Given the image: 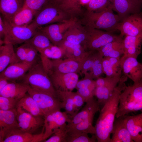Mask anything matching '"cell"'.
Segmentation results:
<instances>
[{
  "label": "cell",
  "instance_id": "20",
  "mask_svg": "<svg viewBox=\"0 0 142 142\" xmlns=\"http://www.w3.org/2000/svg\"><path fill=\"white\" fill-rule=\"evenodd\" d=\"M142 34L136 36H125L123 39L124 52L120 60L132 57L137 58L141 52Z\"/></svg>",
  "mask_w": 142,
  "mask_h": 142
},
{
  "label": "cell",
  "instance_id": "39",
  "mask_svg": "<svg viewBox=\"0 0 142 142\" xmlns=\"http://www.w3.org/2000/svg\"><path fill=\"white\" fill-rule=\"evenodd\" d=\"M38 52L40 55H42L50 59H61L64 55V52L62 49L59 46L53 44Z\"/></svg>",
  "mask_w": 142,
  "mask_h": 142
},
{
  "label": "cell",
  "instance_id": "14",
  "mask_svg": "<svg viewBox=\"0 0 142 142\" xmlns=\"http://www.w3.org/2000/svg\"><path fill=\"white\" fill-rule=\"evenodd\" d=\"M17 119L20 129L33 134L44 125V119L42 116H36L27 113L21 108H16Z\"/></svg>",
  "mask_w": 142,
  "mask_h": 142
},
{
  "label": "cell",
  "instance_id": "23",
  "mask_svg": "<svg viewBox=\"0 0 142 142\" xmlns=\"http://www.w3.org/2000/svg\"><path fill=\"white\" fill-rule=\"evenodd\" d=\"M32 66L24 62H14L10 64L1 72L0 76L9 81L21 79Z\"/></svg>",
  "mask_w": 142,
  "mask_h": 142
},
{
  "label": "cell",
  "instance_id": "38",
  "mask_svg": "<svg viewBox=\"0 0 142 142\" xmlns=\"http://www.w3.org/2000/svg\"><path fill=\"white\" fill-rule=\"evenodd\" d=\"M88 133L84 132L68 131L66 142H95L96 137L93 135L89 137Z\"/></svg>",
  "mask_w": 142,
  "mask_h": 142
},
{
  "label": "cell",
  "instance_id": "8",
  "mask_svg": "<svg viewBox=\"0 0 142 142\" xmlns=\"http://www.w3.org/2000/svg\"><path fill=\"white\" fill-rule=\"evenodd\" d=\"M121 79V76H106L95 80V96L100 105L103 106L109 99Z\"/></svg>",
  "mask_w": 142,
  "mask_h": 142
},
{
  "label": "cell",
  "instance_id": "27",
  "mask_svg": "<svg viewBox=\"0 0 142 142\" xmlns=\"http://www.w3.org/2000/svg\"><path fill=\"white\" fill-rule=\"evenodd\" d=\"M29 88L28 85L23 82H9L0 92V96L21 99L27 94Z\"/></svg>",
  "mask_w": 142,
  "mask_h": 142
},
{
  "label": "cell",
  "instance_id": "24",
  "mask_svg": "<svg viewBox=\"0 0 142 142\" xmlns=\"http://www.w3.org/2000/svg\"><path fill=\"white\" fill-rule=\"evenodd\" d=\"M110 142H134L122 117L116 118Z\"/></svg>",
  "mask_w": 142,
  "mask_h": 142
},
{
  "label": "cell",
  "instance_id": "3",
  "mask_svg": "<svg viewBox=\"0 0 142 142\" xmlns=\"http://www.w3.org/2000/svg\"><path fill=\"white\" fill-rule=\"evenodd\" d=\"M85 27L103 29L112 33L117 31L120 20L117 14L113 12L112 4L101 10L87 11L84 17Z\"/></svg>",
  "mask_w": 142,
  "mask_h": 142
},
{
  "label": "cell",
  "instance_id": "11",
  "mask_svg": "<svg viewBox=\"0 0 142 142\" xmlns=\"http://www.w3.org/2000/svg\"><path fill=\"white\" fill-rule=\"evenodd\" d=\"M78 21L76 17H71L62 22L40 27L37 29L43 32L53 44L58 46L63 40L65 32Z\"/></svg>",
  "mask_w": 142,
  "mask_h": 142
},
{
  "label": "cell",
  "instance_id": "15",
  "mask_svg": "<svg viewBox=\"0 0 142 142\" xmlns=\"http://www.w3.org/2000/svg\"><path fill=\"white\" fill-rule=\"evenodd\" d=\"M48 75L56 91H72L79 80V75L75 73L62 74L52 71Z\"/></svg>",
  "mask_w": 142,
  "mask_h": 142
},
{
  "label": "cell",
  "instance_id": "55",
  "mask_svg": "<svg viewBox=\"0 0 142 142\" xmlns=\"http://www.w3.org/2000/svg\"></svg>",
  "mask_w": 142,
  "mask_h": 142
},
{
  "label": "cell",
  "instance_id": "44",
  "mask_svg": "<svg viewBox=\"0 0 142 142\" xmlns=\"http://www.w3.org/2000/svg\"><path fill=\"white\" fill-rule=\"evenodd\" d=\"M27 43L28 47L24 62L32 66L37 62V55L38 52L34 47Z\"/></svg>",
  "mask_w": 142,
  "mask_h": 142
},
{
  "label": "cell",
  "instance_id": "25",
  "mask_svg": "<svg viewBox=\"0 0 142 142\" xmlns=\"http://www.w3.org/2000/svg\"><path fill=\"white\" fill-rule=\"evenodd\" d=\"M58 46L63 50L64 56L82 62L87 51L81 45L72 43L63 40Z\"/></svg>",
  "mask_w": 142,
  "mask_h": 142
},
{
  "label": "cell",
  "instance_id": "16",
  "mask_svg": "<svg viewBox=\"0 0 142 142\" xmlns=\"http://www.w3.org/2000/svg\"><path fill=\"white\" fill-rule=\"evenodd\" d=\"M111 4L120 22L131 14L141 11L142 8V3L138 0H114Z\"/></svg>",
  "mask_w": 142,
  "mask_h": 142
},
{
  "label": "cell",
  "instance_id": "22",
  "mask_svg": "<svg viewBox=\"0 0 142 142\" xmlns=\"http://www.w3.org/2000/svg\"><path fill=\"white\" fill-rule=\"evenodd\" d=\"M122 117L134 142H142V112L137 115Z\"/></svg>",
  "mask_w": 142,
  "mask_h": 142
},
{
  "label": "cell",
  "instance_id": "6",
  "mask_svg": "<svg viewBox=\"0 0 142 142\" xmlns=\"http://www.w3.org/2000/svg\"><path fill=\"white\" fill-rule=\"evenodd\" d=\"M70 18L57 4L49 1L37 12L29 25L37 29L44 25L60 22Z\"/></svg>",
  "mask_w": 142,
  "mask_h": 142
},
{
  "label": "cell",
  "instance_id": "41",
  "mask_svg": "<svg viewBox=\"0 0 142 142\" xmlns=\"http://www.w3.org/2000/svg\"><path fill=\"white\" fill-rule=\"evenodd\" d=\"M111 4L109 0H91L86 6L87 11H96L107 8Z\"/></svg>",
  "mask_w": 142,
  "mask_h": 142
},
{
  "label": "cell",
  "instance_id": "26",
  "mask_svg": "<svg viewBox=\"0 0 142 142\" xmlns=\"http://www.w3.org/2000/svg\"><path fill=\"white\" fill-rule=\"evenodd\" d=\"M25 0H0V11L3 17L9 21L24 6Z\"/></svg>",
  "mask_w": 142,
  "mask_h": 142
},
{
  "label": "cell",
  "instance_id": "46",
  "mask_svg": "<svg viewBox=\"0 0 142 142\" xmlns=\"http://www.w3.org/2000/svg\"><path fill=\"white\" fill-rule=\"evenodd\" d=\"M28 47V44L24 43L17 48L15 52L17 62H25Z\"/></svg>",
  "mask_w": 142,
  "mask_h": 142
},
{
  "label": "cell",
  "instance_id": "50",
  "mask_svg": "<svg viewBox=\"0 0 142 142\" xmlns=\"http://www.w3.org/2000/svg\"><path fill=\"white\" fill-rule=\"evenodd\" d=\"M9 83V80L6 78L0 76V92L2 91Z\"/></svg>",
  "mask_w": 142,
  "mask_h": 142
},
{
  "label": "cell",
  "instance_id": "1",
  "mask_svg": "<svg viewBox=\"0 0 142 142\" xmlns=\"http://www.w3.org/2000/svg\"><path fill=\"white\" fill-rule=\"evenodd\" d=\"M121 80L108 101L100 109L94 127L97 142H110L111 134L116 118L120 95L125 86Z\"/></svg>",
  "mask_w": 142,
  "mask_h": 142
},
{
  "label": "cell",
  "instance_id": "32",
  "mask_svg": "<svg viewBox=\"0 0 142 142\" xmlns=\"http://www.w3.org/2000/svg\"><path fill=\"white\" fill-rule=\"evenodd\" d=\"M17 107L21 108L25 111L33 115L44 117L43 113L35 101L28 93L19 100L17 104Z\"/></svg>",
  "mask_w": 142,
  "mask_h": 142
},
{
  "label": "cell",
  "instance_id": "28",
  "mask_svg": "<svg viewBox=\"0 0 142 142\" xmlns=\"http://www.w3.org/2000/svg\"><path fill=\"white\" fill-rule=\"evenodd\" d=\"M103 57L120 58L124 53L123 39L121 36L110 42L98 51Z\"/></svg>",
  "mask_w": 142,
  "mask_h": 142
},
{
  "label": "cell",
  "instance_id": "13",
  "mask_svg": "<svg viewBox=\"0 0 142 142\" xmlns=\"http://www.w3.org/2000/svg\"><path fill=\"white\" fill-rule=\"evenodd\" d=\"M120 36H136L142 34V12L131 14L119 23Z\"/></svg>",
  "mask_w": 142,
  "mask_h": 142
},
{
  "label": "cell",
  "instance_id": "36",
  "mask_svg": "<svg viewBox=\"0 0 142 142\" xmlns=\"http://www.w3.org/2000/svg\"><path fill=\"white\" fill-rule=\"evenodd\" d=\"M35 35L25 43L30 44L38 51L53 44L47 37L42 32L37 29Z\"/></svg>",
  "mask_w": 142,
  "mask_h": 142
},
{
  "label": "cell",
  "instance_id": "5",
  "mask_svg": "<svg viewBox=\"0 0 142 142\" xmlns=\"http://www.w3.org/2000/svg\"><path fill=\"white\" fill-rule=\"evenodd\" d=\"M100 105L94 98L86 102L85 105L82 110L72 117L67 124V129L76 125L80 131L89 134L93 133L95 131L93 125L95 114L100 110Z\"/></svg>",
  "mask_w": 142,
  "mask_h": 142
},
{
  "label": "cell",
  "instance_id": "54",
  "mask_svg": "<svg viewBox=\"0 0 142 142\" xmlns=\"http://www.w3.org/2000/svg\"><path fill=\"white\" fill-rule=\"evenodd\" d=\"M142 3V0H138Z\"/></svg>",
  "mask_w": 142,
  "mask_h": 142
},
{
  "label": "cell",
  "instance_id": "7",
  "mask_svg": "<svg viewBox=\"0 0 142 142\" xmlns=\"http://www.w3.org/2000/svg\"><path fill=\"white\" fill-rule=\"evenodd\" d=\"M3 19L5 28L4 43H10L14 45L24 43L32 38L37 31V29L29 25L26 27L12 25Z\"/></svg>",
  "mask_w": 142,
  "mask_h": 142
},
{
  "label": "cell",
  "instance_id": "30",
  "mask_svg": "<svg viewBox=\"0 0 142 142\" xmlns=\"http://www.w3.org/2000/svg\"><path fill=\"white\" fill-rule=\"evenodd\" d=\"M15 52L13 45L5 43L0 47V72L3 71L10 64L16 62Z\"/></svg>",
  "mask_w": 142,
  "mask_h": 142
},
{
  "label": "cell",
  "instance_id": "31",
  "mask_svg": "<svg viewBox=\"0 0 142 142\" xmlns=\"http://www.w3.org/2000/svg\"><path fill=\"white\" fill-rule=\"evenodd\" d=\"M102 67L103 73L106 76H121L122 70L120 58L103 57Z\"/></svg>",
  "mask_w": 142,
  "mask_h": 142
},
{
  "label": "cell",
  "instance_id": "29",
  "mask_svg": "<svg viewBox=\"0 0 142 142\" xmlns=\"http://www.w3.org/2000/svg\"><path fill=\"white\" fill-rule=\"evenodd\" d=\"M37 12L24 5L20 10L7 21L13 26L27 27L32 22Z\"/></svg>",
  "mask_w": 142,
  "mask_h": 142
},
{
  "label": "cell",
  "instance_id": "17",
  "mask_svg": "<svg viewBox=\"0 0 142 142\" xmlns=\"http://www.w3.org/2000/svg\"><path fill=\"white\" fill-rule=\"evenodd\" d=\"M16 108L3 110H0V142H2L6 135L13 130L20 128L17 119Z\"/></svg>",
  "mask_w": 142,
  "mask_h": 142
},
{
  "label": "cell",
  "instance_id": "51",
  "mask_svg": "<svg viewBox=\"0 0 142 142\" xmlns=\"http://www.w3.org/2000/svg\"><path fill=\"white\" fill-rule=\"evenodd\" d=\"M91 0H80V4L82 7L87 5Z\"/></svg>",
  "mask_w": 142,
  "mask_h": 142
},
{
  "label": "cell",
  "instance_id": "37",
  "mask_svg": "<svg viewBox=\"0 0 142 142\" xmlns=\"http://www.w3.org/2000/svg\"><path fill=\"white\" fill-rule=\"evenodd\" d=\"M103 57L98 51L95 52L93 62L89 72L90 76L93 79L98 78L103 73L102 61Z\"/></svg>",
  "mask_w": 142,
  "mask_h": 142
},
{
  "label": "cell",
  "instance_id": "43",
  "mask_svg": "<svg viewBox=\"0 0 142 142\" xmlns=\"http://www.w3.org/2000/svg\"><path fill=\"white\" fill-rule=\"evenodd\" d=\"M49 0H25L24 5L33 10L37 12Z\"/></svg>",
  "mask_w": 142,
  "mask_h": 142
},
{
  "label": "cell",
  "instance_id": "42",
  "mask_svg": "<svg viewBox=\"0 0 142 142\" xmlns=\"http://www.w3.org/2000/svg\"><path fill=\"white\" fill-rule=\"evenodd\" d=\"M20 99L0 96V110H7L16 108Z\"/></svg>",
  "mask_w": 142,
  "mask_h": 142
},
{
  "label": "cell",
  "instance_id": "9",
  "mask_svg": "<svg viewBox=\"0 0 142 142\" xmlns=\"http://www.w3.org/2000/svg\"><path fill=\"white\" fill-rule=\"evenodd\" d=\"M87 38L84 47L87 50L98 51L107 43L119 38L120 36L101 29L85 27Z\"/></svg>",
  "mask_w": 142,
  "mask_h": 142
},
{
  "label": "cell",
  "instance_id": "34",
  "mask_svg": "<svg viewBox=\"0 0 142 142\" xmlns=\"http://www.w3.org/2000/svg\"><path fill=\"white\" fill-rule=\"evenodd\" d=\"M80 0H61L57 5L69 17H76L82 12Z\"/></svg>",
  "mask_w": 142,
  "mask_h": 142
},
{
  "label": "cell",
  "instance_id": "21",
  "mask_svg": "<svg viewBox=\"0 0 142 142\" xmlns=\"http://www.w3.org/2000/svg\"><path fill=\"white\" fill-rule=\"evenodd\" d=\"M87 38V33L85 27L82 26L78 21L65 32L63 40L80 44L84 47Z\"/></svg>",
  "mask_w": 142,
  "mask_h": 142
},
{
  "label": "cell",
  "instance_id": "10",
  "mask_svg": "<svg viewBox=\"0 0 142 142\" xmlns=\"http://www.w3.org/2000/svg\"><path fill=\"white\" fill-rule=\"evenodd\" d=\"M27 93L35 101L44 116L62 109L60 101L58 98L49 93L30 87Z\"/></svg>",
  "mask_w": 142,
  "mask_h": 142
},
{
  "label": "cell",
  "instance_id": "19",
  "mask_svg": "<svg viewBox=\"0 0 142 142\" xmlns=\"http://www.w3.org/2000/svg\"><path fill=\"white\" fill-rule=\"evenodd\" d=\"M82 62L71 58H66L50 60L51 72L62 74L75 73L81 71Z\"/></svg>",
  "mask_w": 142,
  "mask_h": 142
},
{
  "label": "cell",
  "instance_id": "47",
  "mask_svg": "<svg viewBox=\"0 0 142 142\" xmlns=\"http://www.w3.org/2000/svg\"><path fill=\"white\" fill-rule=\"evenodd\" d=\"M71 94L76 110L78 112L86 102L84 99L77 92H73L72 91Z\"/></svg>",
  "mask_w": 142,
  "mask_h": 142
},
{
  "label": "cell",
  "instance_id": "40",
  "mask_svg": "<svg viewBox=\"0 0 142 142\" xmlns=\"http://www.w3.org/2000/svg\"><path fill=\"white\" fill-rule=\"evenodd\" d=\"M68 130L67 124L57 129L52 136L44 142H66Z\"/></svg>",
  "mask_w": 142,
  "mask_h": 142
},
{
  "label": "cell",
  "instance_id": "48",
  "mask_svg": "<svg viewBox=\"0 0 142 142\" xmlns=\"http://www.w3.org/2000/svg\"><path fill=\"white\" fill-rule=\"evenodd\" d=\"M44 127L43 126L41 133L38 134H33L32 142H40L43 141V138L44 132Z\"/></svg>",
  "mask_w": 142,
  "mask_h": 142
},
{
  "label": "cell",
  "instance_id": "18",
  "mask_svg": "<svg viewBox=\"0 0 142 142\" xmlns=\"http://www.w3.org/2000/svg\"><path fill=\"white\" fill-rule=\"evenodd\" d=\"M122 71L124 74L134 83L142 79V64L137 58L129 57L120 60Z\"/></svg>",
  "mask_w": 142,
  "mask_h": 142
},
{
  "label": "cell",
  "instance_id": "35",
  "mask_svg": "<svg viewBox=\"0 0 142 142\" xmlns=\"http://www.w3.org/2000/svg\"><path fill=\"white\" fill-rule=\"evenodd\" d=\"M33 137V134L23 131L18 128L8 133L2 142H32Z\"/></svg>",
  "mask_w": 142,
  "mask_h": 142
},
{
  "label": "cell",
  "instance_id": "45",
  "mask_svg": "<svg viewBox=\"0 0 142 142\" xmlns=\"http://www.w3.org/2000/svg\"><path fill=\"white\" fill-rule=\"evenodd\" d=\"M96 87H85L77 89V92L85 100L86 102L93 99L95 96Z\"/></svg>",
  "mask_w": 142,
  "mask_h": 142
},
{
  "label": "cell",
  "instance_id": "33",
  "mask_svg": "<svg viewBox=\"0 0 142 142\" xmlns=\"http://www.w3.org/2000/svg\"><path fill=\"white\" fill-rule=\"evenodd\" d=\"M71 91H56L57 97L61 102L62 108L72 117L78 112L76 111Z\"/></svg>",
  "mask_w": 142,
  "mask_h": 142
},
{
  "label": "cell",
  "instance_id": "4",
  "mask_svg": "<svg viewBox=\"0 0 142 142\" xmlns=\"http://www.w3.org/2000/svg\"><path fill=\"white\" fill-rule=\"evenodd\" d=\"M21 79L30 88L48 93L58 98L56 91L41 61L32 65Z\"/></svg>",
  "mask_w": 142,
  "mask_h": 142
},
{
  "label": "cell",
  "instance_id": "53",
  "mask_svg": "<svg viewBox=\"0 0 142 142\" xmlns=\"http://www.w3.org/2000/svg\"><path fill=\"white\" fill-rule=\"evenodd\" d=\"M110 2H111V3H112L113 2L114 0H109Z\"/></svg>",
  "mask_w": 142,
  "mask_h": 142
},
{
  "label": "cell",
  "instance_id": "12",
  "mask_svg": "<svg viewBox=\"0 0 142 142\" xmlns=\"http://www.w3.org/2000/svg\"><path fill=\"white\" fill-rule=\"evenodd\" d=\"M71 116L60 110L52 112L45 115L44 125V132L43 141L51 136L57 129L69 122Z\"/></svg>",
  "mask_w": 142,
  "mask_h": 142
},
{
  "label": "cell",
  "instance_id": "2",
  "mask_svg": "<svg viewBox=\"0 0 142 142\" xmlns=\"http://www.w3.org/2000/svg\"><path fill=\"white\" fill-rule=\"evenodd\" d=\"M138 111L142 112V79L131 86H125L120 95L116 118Z\"/></svg>",
  "mask_w": 142,
  "mask_h": 142
},
{
  "label": "cell",
  "instance_id": "52",
  "mask_svg": "<svg viewBox=\"0 0 142 142\" xmlns=\"http://www.w3.org/2000/svg\"><path fill=\"white\" fill-rule=\"evenodd\" d=\"M61 0H49V1L55 4H57Z\"/></svg>",
  "mask_w": 142,
  "mask_h": 142
},
{
  "label": "cell",
  "instance_id": "49",
  "mask_svg": "<svg viewBox=\"0 0 142 142\" xmlns=\"http://www.w3.org/2000/svg\"><path fill=\"white\" fill-rule=\"evenodd\" d=\"M5 24L3 17L1 15L0 16V39L4 38L5 33Z\"/></svg>",
  "mask_w": 142,
  "mask_h": 142
}]
</instances>
